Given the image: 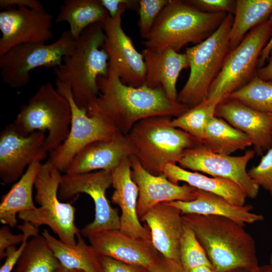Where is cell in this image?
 Masks as SVG:
<instances>
[{
  "mask_svg": "<svg viewBox=\"0 0 272 272\" xmlns=\"http://www.w3.org/2000/svg\"><path fill=\"white\" fill-rule=\"evenodd\" d=\"M99 93L89 104V116L97 117L126 135L144 119L158 116L178 117L189 108L171 100L162 86L133 87L123 84L109 66L107 76L97 79Z\"/></svg>",
  "mask_w": 272,
  "mask_h": 272,
  "instance_id": "cell-1",
  "label": "cell"
},
{
  "mask_svg": "<svg viewBox=\"0 0 272 272\" xmlns=\"http://www.w3.org/2000/svg\"><path fill=\"white\" fill-rule=\"evenodd\" d=\"M182 217L218 272L254 269L259 265L255 240L243 226L221 216L185 214Z\"/></svg>",
  "mask_w": 272,
  "mask_h": 272,
  "instance_id": "cell-2",
  "label": "cell"
},
{
  "mask_svg": "<svg viewBox=\"0 0 272 272\" xmlns=\"http://www.w3.org/2000/svg\"><path fill=\"white\" fill-rule=\"evenodd\" d=\"M105 40L102 23L89 26L77 39L72 52L54 69L56 80L70 88L76 104L87 111L99 93L98 78L109 73V57L103 47Z\"/></svg>",
  "mask_w": 272,
  "mask_h": 272,
  "instance_id": "cell-3",
  "label": "cell"
},
{
  "mask_svg": "<svg viewBox=\"0 0 272 272\" xmlns=\"http://www.w3.org/2000/svg\"><path fill=\"white\" fill-rule=\"evenodd\" d=\"M227 14L204 12L186 1L169 0L143 43L145 48H171L178 52L189 43L196 45L210 37Z\"/></svg>",
  "mask_w": 272,
  "mask_h": 272,
  "instance_id": "cell-4",
  "label": "cell"
},
{
  "mask_svg": "<svg viewBox=\"0 0 272 272\" xmlns=\"http://www.w3.org/2000/svg\"><path fill=\"white\" fill-rule=\"evenodd\" d=\"M171 117L153 116L137 122L126 135L134 156L154 175L163 174L167 164H176L184 151L202 143L172 125Z\"/></svg>",
  "mask_w": 272,
  "mask_h": 272,
  "instance_id": "cell-5",
  "label": "cell"
},
{
  "mask_svg": "<svg viewBox=\"0 0 272 272\" xmlns=\"http://www.w3.org/2000/svg\"><path fill=\"white\" fill-rule=\"evenodd\" d=\"M234 17L228 14L210 37L186 48L190 69L189 77L180 92L177 102L193 108L205 101L212 83L217 77L230 51L229 33Z\"/></svg>",
  "mask_w": 272,
  "mask_h": 272,
  "instance_id": "cell-6",
  "label": "cell"
},
{
  "mask_svg": "<svg viewBox=\"0 0 272 272\" xmlns=\"http://www.w3.org/2000/svg\"><path fill=\"white\" fill-rule=\"evenodd\" d=\"M71 121L68 100L49 82L41 85L28 102L21 106L13 124L25 135L46 130L45 148L50 153L67 138Z\"/></svg>",
  "mask_w": 272,
  "mask_h": 272,
  "instance_id": "cell-7",
  "label": "cell"
},
{
  "mask_svg": "<svg viewBox=\"0 0 272 272\" xmlns=\"http://www.w3.org/2000/svg\"><path fill=\"white\" fill-rule=\"evenodd\" d=\"M62 179L61 172L51 163L43 164L34 183L35 201L38 208L18 214V217L24 222L38 228L48 226L60 240L75 245L77 235L80 230L75 224V208L69 202H62L58 197Z\"/></svg>",
  "mask_w": 272,
  "mask_h": 272,
  "instance_id": "cell-8",
  "label": "cell"
},
{
  "mask_svg": "<svg viewBox=\"0 0 272 272\" xmlns=\"http://www.w3.org/2000/svg\"><path fill=\"white\" fill-rule=\"evenodd\" d=\"M272 35L268 20L252 28L227 55L210 87L206 101L217 105L256 76L260 53Z\"/></svg>",
  "mask_w": 272,
  "mask_h": 272,
  "instance_id": "cell-9",
  "label": "cell"
},
{
  "mask_svg": "<svg viewBox=\"0 0 272 272\" xmlns=\"http://www.w3.org/2000/svg\"><path fill=\"white\" fill-rule=\"evenodd\" d=\"M77 39L69 30L64 31L55 41L50 44L30 43L17 45L0 56L1 75L10 87L19 89L30 82V72L43 66L54 69L70 54Z\"/></svg>",
  "mask_w": 272,
  "mask_h": 272,
  "instance_id": "cell-10",
  "label": "cell"
},
{
  "mask_svg": "<svg viewBox=\"0 0 272 272\" xmlns=\"http://www.w3.org/2000/svg\"><path fill=\"white\" fill-rule=\"evenodd\" d=\"M55 85L69 102L72 121L67 138L49 153L47 161L61 172L66 173L74 158L84 147L96 141H111L119 132L109 123L97 117L89 116L86 110L79 108L67 85L57 80Z\"/></svg>",
  "mask_w": 272,
  "mask_h": 272,
  "instance_id": "cell-11",
  "label": "cell"
},
{
  "mask_svg": "<svg viewBox=\"0 0 272 272\" xmlns=\"http://www.w3.org/2000/svg\"><path fill=\"white\" fill-rule=\"evenodd\" d=\"M112 182L110 170L62 175L58 190L60 199H69L83 193L89 195L94 202V219L80 230L84 237L102 230L120 229V217L117 211L112 208L106 196V191L112 185Z\"/></svg>",
  "mask_w": 272,
  "mask_h": 272,
  "instance_id": "cell-12",
  "label": "cell"
},
{
  "mask_svg": "<svg viewBox=\"0 0 272 272\" xmlns=\"http://www.w3.org/2000/svg\"><path fill=\"white\" fill-rule=\"evenodd\" d=\"M255 153L250 150L239 156L223 155L210 151L202 144L186 150L178 163L186 170L231 180L245 192L247 197L253 199L257 197L259 186L250 178L246 167Z\"/></svg>",
  "mask_w": 272,
  "mask_h": 272,
  "instance_id": "cell-13",
  "label": "cell"
},
{
  "mask_svg": "<svg viewBox=\"0 0 272 272\" xmlns=\"http://www.w3.org/2000/svg\"><path fill=\"white\" fill-rule=\"evenodd\" d=\"M128 9L133 10L129 5L122 6L115 18L109 16L102 23L105 35L103 47L109 55V66L122 82L137 88L145 84L146 67L142 54L121 26L122 14Z\"/></svg>",
  "mask_w": 272,
  "mask_h": 272,
  "instance_id": "cell-14",
  "label": "cell"
},
{
  "mask_svg": "<svg viewBox=\"0 0 272 272\" xmlns=\"http://www.w3.org/2000/svg\"><path fill=\"white\" fill-rule=\"evenodd\" d=\"M44 132L35 131L25 135L13 123L8 124L0 133V178L9 184L24 174L25 169L36 160L42 161L48 152L45 148Z\"/></svg>",
  "mask_w": 272,
  "mask_h": 272,
  "instance_id": "cell-15",
  "label": "cell"
},
{
  "mask_svg": "<svg viewBox=\"0 0 272 272\" xmlns=\"http://www.w3.org/2000/svg\"><path fill=\"white\" fill-rule=\"evenodd\" d=\"M53 15L45 11L25 7L0 12V56L25 43H44L52 40Z\"/></svg>",
  "mask_w": 272,
  "mask_h": 272,
  "instance_id": "cell-16",
  "label": "cell"
},
{
  "mask_svg": "<svg viewBox=\"0 0 272 272\" xmlns=\"http://www.w3.org/2000/svg\"><path fill=\"white\" fill-rule=\"evenodd\" d=\"M87 238L98 254L131 264L148 268L160 255L151 240L130 235L120 229L96 232Z\"/></svg>",
  "mask_w": 272,
  "mask_h": 272,
  "instance_id": "cell-17",
  "label": "cell"
},
{
  "mask_svg": "<svg viewBox=\"0 0 272 272\" xmlns=\"http://www.w3.org/2000/svg\"><path fill=\"white\" fill-rule=\"evenodd\" d=\"M131 176L139 189L137 214L140 219L152 207L162 202L190 201L195 198L196 188L179 185L164 174L154 175L147 171L134 155L130 156Z\"/></svg>",
  "mask_w": 272,
  "mask_h": 272,
  "instance_id": "cell-18",
  "label": "cell"
},
{
  "mask_svg": "<svg viewBox=\"0 0 272 272\" xmlns=\"http://www.w3.org/2000/svg\"><path fill=\"white\" fill-rule=\"evenodd\" d=\"M215 116L244 133L258 156L272 145V115L253 109L238 100L226 98L216 106Z\"/></svg>",
  "mask_w": 272,
  "mask_h": 272,
  "instance_id": "cell-19",
  "label": "cell"
},
{
  "mask_svg": "<svg viewBox=\"0 0 272 272\" xmlns=\"http://www.w3.org/2000/svg\"><path fill=\"white\" fill-rule=\"evenodd\" d=\"M113 203L121 210L120 230L130 235L151 240L150 230L143 226L137 214L139 189L131 176L130 157L122 159L111 170Z\"/></svg>",
  "mask_w": 272,
  "mask_h": 272,
  "instance_id": "cell-20",
  "label": "cell"
},
{
  "mask_svg": "<svg viewBox=\"0 0 272 272\" xmlns=\"http://www.w3.org/2000/svg\"><path fill=\"white\" fill-rule=\"evenodd\" d=\"M182 216L178 208L162 202L151 208L140 219L147 224L157 250L180 263L179 244L184 226Z\"/></svg>",
  "mask_w": 272,
  "mask_h": 272,
  "instance_id": "cell-21",
  "label": "cell"
},
{
  "mask_svg": "<svg viewBox=\"0 0 272 272\" xmlns=\"http://www.w3.org/2000/svg\"><path fill=\"white\" fill-rule=\"evenodd\" d=\"M134 155L127 136L119 132L111 141H96L84 147L74 158L65 173L111 171L122 159Z\"/></svg>",
  "mask_w": 272,
  "mask_h": 272,
  "instance_id": "cell-22",
  "label": "cell"
},
{
  "mask_svg": "<svg viewBox=\"0 0 272 272\" xmlns=\"http://www.w3.org/2000/svg\"><path fill=\"white\" fill-rule=\"evenodd\" d=\"M142 54L146 67L145 85L151 88L162 86L167 97L177 102L178 76L182 70L189 67L186 54L171 48L160 50L145 48Z\"/></svg>",
  "mask_w": 272,
  "mask_h": 272,
  "instance_id": "cell-23",
  "label": "cell"
},
{
  "mask_svg": "<svg viewBox=\"0 0 272 272\" xmlns=\"http://www.w3.org/2000/svg\"><path fill=\"white\" fill-rule=\"evenodd\" d=\"M194 195L195 198L190 201H172L167 203L178 208L182 215L221 216L243 226L263 220L262 215L251 212L253 207L250 205L235 206L222 196L197 189Z\"/></svg>",
  "mask_w": 272,
  "mask_h": 272,
  "instance_id": "cell-24",
  "label": "cell"
},
{
  "mask_svg": "<svg viewBox=\"0 0 272 272\" xmlns=\"http://www.w3.org/2000/svg\"><path fill=\"white\" fill-rule=\"evenodd\" d=\"M163 173L172 182L179 184L183 181L199 190L223 197L232 204L243 206L247 197L245 192L235 182L221 177H209L197 172H191L168 164L162 169Z\"/></svg>",
  "mask_w": 272,
  "mask_h": 272,
  "instance_id": "cell-25",
  "label": "cell"
},
{
  "mask_svg": "<svg viewBox=\"0 0 272 272\" xmlns=\"http://www.w3.org/2000/svg\"><path fill=\"white\" fill-rule=\"evenodd\" d=\"M41 162L36 160L31 163L18 181L2 197L0 222L3 225L16 226L19 213L37 208L33 202V188L43 165Z\"/></svg>",
  "mask_w": 272,
  "mask_h": 272,
  "instance_id": "cell-26",
  "label": "cell"
},
{
  "mask_svg": "<svg viewBox=\"0 0 272 272\" xmlns=\"http://www.w3.org/2000/svg\"><path fill=\"white\" fill-rule=\"evenodd\" d=\"M42 235L62 266L83 272H99V254L86 243L81 233L77 235L75 245L63 243L47 230H43Z\"/></svg>",
  "mask_w": 272,
  "mask_h": 272,
  "instance_id": "cell-27",
  "label": "cell"
},
{
  "mask_svg": "<svg viewBox=\"0 0 272 272\" xmlns=\"http://www.w3.org/2000/svg\"><path fill=\"white\" fill-rule=\"evenodd\" d=\"M108 16L100 0H65L60 7L55 22H67L71 34L77 39L88 27L103 22Z\"/></svg>",
  "mask_w": 272,
  "mask_h": 272,
  "instance_id": "cell-28",
  "label": "cell"
},
{
  "mask_svg": "<svg viewBox=\"0 0 272 272\" xmlns=\"http://www.w3.org/2000/svg\"><path fill=\"white\" fill-rule=\"evenodd\" d=\"M202 145L212 152L226 155L252 145L244 133L215 115L207 124Z\"/></svg>",
  "mask_w": 272,
  "mask_h": 272,
  "instance_id": "cell-29",
  "label": "cell"
},
{
  "mask_svg": "<svg viewBox=\"0 0 272 272\" xmlns=\"http://www.w3.org/2000/svg\"><path fill=\"white\" fill-rule=\"evenodd\" d=\"M230 33V51L236 47L249 30L268 20L272 0H237Z\"/></svg>",
  "mask_w": 272,
  "mask_h": 272,
  "instance_id": "cell-30",
  "label": "cell"
},
{
  "mask_svg": "<svg viewBox=\"0 0 272 272\" xmlns=\"http://www.w3.org/2000/svg\"><path fill=\"white\" fill-rule=\"evenodd\" d=\"M60 264L41 235L28 241L14 272H55Z\"/></svg>",
  "mask_w": 272,
  "mask_h": 272,
  "instance_id": "cell-31",
  "label": "cell"
},
{
  "mask_svg": "<svg viewBox=\"0 0 272 272\" xmlns=\"http://www.w3.org/2000/svg\"><path fill=\"white\" fill-rule=\"evenodd\" d=\"M227 98L239 101L258 111L272 115V82L256 75Z\"/></svg>",
  "mask_w": 272,
  "mask_h": 272,
  "instance_id": "cell-32",
  "label": "cell"
},
{
  "mask_svg": "<svg viewBox=\"0 0 272 272\" xmlns=\"http://www.w3.org/2000/svg\"><path fill=\"white\" fill-rule=\"evenodd\" d=\"M216 105L206 100L172 119V125L202 143L209 120L215 115Z\"/></svg>",
  "mask_w": 272,
  "mask_h": 272,
  "instance_id": "cell-33",
  "label": "cell"
},
{
  "mask_svg": "<svg viewBox=\"0 0 272 272\" xmlns=\"http://www.w3.org/2000/svg\"><path fill=\"white\" fill-rule=\"evenodd\" d=\"M184 223L179 244V256L182 265L188 272L202 265L214 268L194 231Z\"/></svg>",
  "mask_w": 272,
  "mask_h": 272,
  "instance_id": "cell-34",
  "label": "cell"
},
{
  "mask_svg": "<svg viewBox=\"0 0 272 272\" xmlns=\"http://www.w3.org/2000/svg\"><path fill=\"white\" fill-rule=\"evenodd\" d=\"M169 0H139L138 22L141 36L145 39L154 23Z\"/></svg>",
  "mask_w": 272,
  "mask_h": 272,
  "instance_id": "cell-35",
  "label": "cell"
},
{
  "mask_svg": "<svg viewBox=\"0 0 272 272\" xmlns=\"http://www.w3.org/2000/svg\"><path fill=\"white\" fill-rule=\"evenodd\" d=\"M17 227L25 234V238L18 248L14 245L6 249L5 260L1 267L0 272H12L27 245L29 237L39 234L38 228L30 223L24 222L23 225Z\"/></svg>",
  "mask_w": 272,
  "mask_h": 272,
  "instance_id": "cell-36",
  "label": "cell"
},
{
  "mask_svg": "<svg viewBox=\"0 0 272 272\" xmlns=\"http://www.w3.org/2000/svg\"><path fill=\"white\" fill-rule=\"evenodd\" d=\"M247 172L254 183L266 190L272 198V145L262 157L258 165Z\"/></svg>",
  "mask_w": 272,
  "mask_h": 272,
  "instance_id": "cell-37",
  "label": "cell"
},
{
  "mask_svg": "<svg viewBox=\"0 0 272 272\" xmlns=\"http://www.w3.org/2000/svg\"><path fill=\"white\" fill-rule=\"evenodd\" d=\"M186 2L200 11L206 13H226L234 14L235 12L236 1L187 0Z\"/></svg>",
  "mask_w": 272,
  "mask_h": 272,
  "instance_id": "cell-38",
  "label": "cell"
},
{
  "mask_svg": "<svg viewBox=\"0 0 272 272\" xmlns=\"http://www.w3.org/2000/svg\"><path fill=\"white\" fill-rule=\"evenodd\" d=\"M99 272H148L147 268L99 255Z\"/></svg>",
  "mask_w": 272,
  "mask_h": 272,
  "instance_id": "cell-39",
  "label": "cell"
},
{
  "mask_svg": "<svg viewBox=\"0 0 272 272\" xmlns=\"http://www.w3.org/2000/svg\"><path fill=\"white\" fill-rule=\"evenodd\" d=\"M9 226L4 225L0 229V259L5 258L6 249L17 244L21 243L25 238V234H13Z\"/></svg>",
  "mask_w": 272,
  "mask_h": 272,
  "instance_id": "cell-40",
  "label": "cell"
},
{
  "mask_svg": "<svg viewBox=\"0 0 272 272\" xmlns=\"http://www.w3.org/2000/svg\"><path fill=\"white\" fill-rule=\"evenodd\" d=\"M147 269L148 272H188L181 263L167 258L161 254L158 259Z\"/></svg>",
  "mask_w": 272,
  "mask_h": 272,
  "instance_id": "cell-41",
  "label": "cell"
},
{
  "mask_svg": "<svg viewBox=\"0 0 272 272\" xmlns=\"http://www.w3.org/2000/svg\"><path fill=\"white\" fill-rule=\"evenodd\" d=\"M21 7L39 11L45 10L42 4L38 0H0V8L2 10Z\"/></svg>",
  "mask_w": 272,
  "mask_h": 272,
  "instance_id": "cell-42",
  "label": "cell"
},
{
  "mask_svg": "<svg viewBox=\"0 0 272 272\" xmlns=\"http://www.w3.org/2000/svg\"><path fill=\"white\" fill-rule=\"evenodd\" d=\"M101 5L107 11L111 18H115L118 14L121 7L125 5L131 6L138 11L139 2L137 0H100Z\"/></svg>",
  "mask_w": 272,
  "mask_h": 272,
  "instance_id": "cell-43",
  "label": "cell"
},
{
  "mask_svg": "<svg viewBox=\"0 0 272 272\" xmlns=\"http://www.w3.org/2000/svg\"><path fill=\"white\" fill-rule=\"evenodd\" d=\"M268 60V62L265 66L257 68L256 75L264 81L272 82V50Z\"/></svg>",
  "mask_w": 272,
  "mask_h": 272,
  "instance_id": "cell-44",
  "label": "cell"
},
{
  "mask_svg": "<svg viewBox=\"0 0 272 272\" xmlns=\"http://www.w3.org/2000/svg\"><path fill=\"white\" fill-rule=\"evenodd\" d=\"M268 20L270 22L272 26V15L268 18ZM272 50V35L266 45L262 49L260 57L258 59L257 67H260L263 66V65L266 60L268 59L270 52Z\"/></svg>",
  "mask_w": 272,
  "mask_h": 272,
  "instance_id": "cell-45",
  "label": "cell"
},
{
  "mask_svg": "<svg viewBox=\"0 0 272 272\" xmlns=\"http://www.w3.org/2000/svg\"><path fill=\"white\" fill-rule=\"evenodd\" d=\"M230 272H272V266L270 264L259 265L255 269H251L246 268L235 269Z\"/></svg>",
  "mask_w": 272,
  "mask_h": 272,
  "instance_id": "cell-46",
  "label": "cell"
},
{
  "mask_svg": "<svg viewBox=\"0 0 272 272\" xmlns=\"http://www.w3.org/2000/svg\"><path fill=\"white\" fill-rule=\"evenodd\" d=\"M189 272H218L213 267H210L206 265L200 266L197 267H195L191 270Z\"/></svg>",
  "mask_w": 272,
  "mask_h": 272,
  "instance_id": "cell-47",
  "label": "cell"
},
{
  "mask_svg": "<svg viewBox=\"0 0 272 272\" xmlns=\"http://www.w3.org/2000/svg\"><path fill=\"white\" fill-rule=\"evenodd\" d=\"M55 272H83V271L80 270L67 269L60 264L59 267L58 268V269L56 270Z\"/></svg>",
  "mask_w": 272,
  "mask_h": 272,
  "instance_id": "cell-48",
  "label": "cell"
},
{
  "mask_svg": "<svg viewBox=\"0 0 272 272\" xmlns=\"http://www.w3.org/2000/svg\"><path fill=\"white\" fill-rule=\"evenodd\" d=\"M269 264L272 266V253L269 257Z\"/></svg>",
  "mask_w": 272,
  "mask_h": 272,
  "instance_id": "cell-49",
  "label": "cell"
}]
</instances>
